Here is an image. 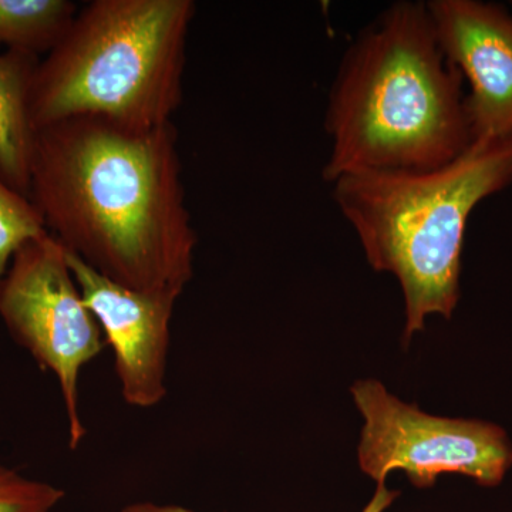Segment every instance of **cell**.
I'll list each match as a JSON object with an SVG mask.
<instances>
[{
	"label": "cell",
	"mask_w": 512,
	"mask_h": 512,
	"mask_svg": "<svg viewBox=\"0 0 512 512\" xmlns=\"http://www.w3.org/2000/svg\"><path fill=\"white\" fill-rule=\"evenodd\" d=\"M0 318L12 339L59 383L72 450L86 437L79 403L82 369L107 346L87 308L66 248L50 232L26 242L0 282Z\"/></svg>",
	"instance_id": "cell-5"
},
{
	"label": "cell",
	"mask_w": 512,
	"mask_h": 512,
	"mask_svg": "<svg viewBox=\"0 0 512 512\" xmlns=\"http://www.w3.org/2000/svg\"><path fill=\"white\" fill-rule=\"evenodd\" d=\"M194 0H93L37 66L33 127L93 117L120 126L173 123L183 103Z\"/></svg>",
	"instance_id": "cell-4"
},
{
	"label": "cell",
	"mask_w": 512,
	"mask_h": 512,
	"mask_svg": "<svg viewBox=\"0 0 512 512\" xmlns=\"http://www.w3.org/2000/svg\"><path fill=\"white\" fill-rule=\"evenodd\" d=\"M46 232L45 221L30 198L0 175V282L19 248Z\"/></svg>",
	"instance_id": "cell-11"
},
{
	"label": "cell",
	"mask_w": 512,
	"mask_h": 512,
	"mask_svg": "<svg viewBox=\"0 0 512 512\" xmlns=\"http://www.w3.org/2000/svg\"><path fill=\"white\" fill-rule=\"evenodd\" d=\"M511 184L512 133L476 141L434 170L346 175L332 183L333 200L367 262L402 286L404 342L430 315L450 319L456 311L468 218Z\"/></svg>",
	"instance_id": "cell-3"
},
{
	"label": "cell",
	"mask_w": 512,
	"mask_h": 512,
	"mask_svg": "<svg viewBox=\"0 0 512 512\" xmlns=\"http://www.w3.org/2000/svg\"><path fill=\"white\" fill-rule=\"evenodd\" d=\"M117 512H197L191 510V508L183 507V505L174 504H157L151 503V501H140V503H134L126 505Z\"/></svg>",
	"instance_id": "cell-14"
},
{
	"label": "cell",
	"mask_w": 512,
	"mask_h": 512,
	"mask_svg": "<svg viewBox=\"0 0 512 512\" xmlns=\"http://www.w3.org/2000/svg\"><path fill=\"white\" fill-rule=\"evenodd\" d=\"M66 252L84 302L113 349L124 402L137 409L158 406L167 396L171 320L181 295L134 291L110 281L79 256Z\"/></svg>",
	"instance_id": "cell-7"
},
{
	"label": "cell",
	"mask_w": 512,
	"mask_h": 512,
	"mask_svg": "<svg viewBox=\"0 0 512 512\" xmlns=\"http://www.w3.org/2000/svg\"><path fill=\"white\" fill-rule=\"evenodd\" d=\"M39 63L40 56L32 53H0V175L26 197L36 136L30 93Z\"/></svg>",
	"instance_id": "cell-9"
},
{
	"label": "cell",
	"mask_w": 512,
	"mask_h": 512,
	"mask_svg": "<svg viewBox=\"0 0 512 512\" xmlns=\"http://www.w3.org/2000/svg\"><path fill=\"white\" fill-rule=\"evenodd\" d=\"M437 42L467 93L474 141L512 133V15L494 3L430 0Z\"/></svg>",
	"instance_id": "cell-8"
},
{
	"label": "cell",
	"mask_w": 512,
	"mask_h": 512,
	"mask_svg": "<svg viewBox=\"0 0 512 512\" xmlns=\"http://www.w3.org/2000/svg\"><path fill=\"white\" fill-rule=\"evenodd\" d=\"M325 128L329 184L434 170L476 143L463 76L441 50L426 2H394L360 30L330 87Z\"/></svg>",
	"instance_id": "cell-2"
},
{
	"label": "cell",
	"mask_w": 512,
	"mask_h": 512,
	"mask_svg": "<svg viewBox=\"0 0 512 512\" xmlns=\"http://www.w3.org/2000/svg\"><path fill=\"white\" fill-rule=\"evenodd\" d=\"M350 392L365 421L359 467L377 484L400 470L417 488L433 487L443 474L497 487L512 466L511 441L497 424L424 413L379 380H359Z\"/></svg>",
	"instance_id": "cell-6"
},
{
	"label": "cell",
	"mask_w": 512,
	"mask_h": 512,
	"mask_svg": "<svg viewBox=\"0 0 512 512\" xmlns=\"http://www.w3.org/2000/svg\"><path fill=\"white\" fill-rule=\"evenodd\" d=\"M399 497L397 491L389 490L386 484H377L376 493L362 512H384Z\"/></svg>",
	"instance_id": "cell-13"
},
{
	"label": "cell",
	"mask_w": 512,
	"mask_h": 512,
	"mask_svg": "<svg viewBox=\"0 0 512 512\" xmlns=\"http://www.w3.org/2000/svg\"><path fill=\"white\" fill-rule=\"evenodd\" d=\"M63 498L64 491L56 485L0 464V512H52Z\"/></svg>",
	"instance_id": "cell-12"
},
{
	"label": "cell",
	"mask_w": 512,
	"mask_h": 512,
	"mask_svg": "<svg viewBox=\"0 0 512 512\" xmlns=\"http://www.w3.org/2000/svg\"><path fill=\"white\" fill-rule=\"evenodd\" d=\"M79 6L70 0H0V46L47 55L62 39Z\"/></svg>",
	"instance_id": "cell-10"
},
{
	"label": "cell",
	"mask_w": 512,
	"mask_h": 512,
	"mask_svg": "<svg viewBox=\"0 0 512 512\" xmlns=\"http://www.w3.org/2000/svg\"><path fill=\"white\" fill-rule=\"evenodd\" d=\"M30 201L70 254L134 291L183 295L198 237L174 124L77 117L37 128Z\"/></svg>",
	"instance_id": "cell-1"
}]
</instances>
